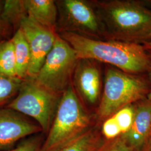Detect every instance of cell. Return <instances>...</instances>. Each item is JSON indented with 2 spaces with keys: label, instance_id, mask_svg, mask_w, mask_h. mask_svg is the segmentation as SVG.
<instances>
[{
  "label": "cell",
  "instance_id": "cell-1",
  "mask_svg": "<svg viewBox=\"0 0 151 151\" xmlns=\"http://www.w3.org/2000/svg\"><path fill=\"white\" fill-rule=\"evenodd\" d=\"M60 36L73 49L79 60H98L130 74L147 70L151 65L145 48L139 44L104 41L75 32H62Z\"/></svg>",
  "mask_w": 151,
  "mask_h": 151
},
{
  "label": "cell",
  "instance_id": "cell-2",
  "mask_svg": "<svg viewBox=\"0 0 151 151\" xmlns=\"http://www.w3.org/2000/svg\"><path fill=\"white\" fill-rule=\"evenodd\" d=\"M95 6L104 28L116 40L139 44L151 39V10L133 1H97Z\"/></svg>",
  "mask_w": 151,
  "mask_h": 151
},
{
  "label": "cell",
  "instance_id": "cell-3",
  "mask_svg": "<svg viewBox=\"0 0 151 151\" xmlns=\"http://www.w3.org/2000/svg\"><path fill=\"white\" fill-rule=\"evenodd\" d=\"M91 118L70 85L62 94L41 151H52L90 129Z\"/></svg>",
  "mask_w": 151,
  "mask_h": 151
},
{
  "label": "cell",
  "instance_id": "cell-4",
  "mask_svg": "<svg viewBox=\"0 0 151 151\" xmlns=\"http://www.w3.org/2000/svg\"><path fill=\"white\" fill-rule=\"evenodd\" d=\"M148 91L146 82L122 70L108 68L97 115L106 120L120 109L143 100Z\"/></svg>",
  "mask_w": 151,
  "mask_h": 151
},
{
  "label": "cell",
  "instance_id": "cell-5",
  "mask_svg": "<svg viewBox=\"0 0 151 151\" xmlns=\"http://www.w3.org/2000/svg\"><path fill=\"white\" fill-rule=\"evenodd\" d=\"M61 94L39 85L32 78L24 80L16 97L6 108L32 118L47 134L58 106Z\"/></svg>",
  "mask_w": 151,
  "mask_h": 151
},
{
  "label": "cell",
  "instance_id": "cell-6",
  "mask_svg": "<svg viewBox=\"0 0 151 151\" xmlns=\"http://www.w3.org/2000/svg\"><path fill=\"white\" fill-rule=\"evenodd\" d=\"M78 60L73 49L57 34L53 48L32 79L49 90L62 95L70 85Z\"/></svg>",
  "mask_w": 151,
  "mask_h": 151
},
{
  "label": "cell",
  "instance_id": "cell-7",
  "mask_svg": "<svg viewBox=\"0 0 151 151\" xmlns=\"http://www.w3.org/2000/svg\"><path fill=\"white\" fill-rule=\"evenodd\" d=\"M57 25L62 32H75L90 38L104 34V27L92 2L83 0L56 1Z\"/></svg>",
  "mask_w": 151,
  "mask_h": 151
},
{
  "label": "cell",
  "instance_id": "cell-8",
  "mask_svg": "<svg viewBox=\"0 0 151 151\" xmlns=\"http://www.w3.org/2000/svg\"><path fill=\"white\" fill-rule=\"evenodd\" d=\"M19 28L24 33L31 52L27 78H34L53 48L57 34L27 16L23 19Z\"/></svg>",
  "mask_w": 151,
  "mask_h": 151
},
{
  "label": "cell",
  "instance_id": "cell-9",
  "mask_svg": "<svg viewBox=\"0 0 151 151\" xmlns=\"http://www.w3.org/2000/svg\"><path fill=\"white\" fill-rule=\"evenodd\" d=\"M43 132L39 124L9 108L0 109V151H7L32 135Z\"/></svg>",
  "mask_w": 151,
  "mask_h": 151
},
{
  "label": "cell",
  "instance_id": "cell-10",
  "mask_svg": "<svg viewBox=\"0 0 151 151\" xmlns=\"http://www.w3.org/2000/svg\"><path fill=\"white\" fill-rule=\"evenodd\" d=\"M120 137L133 151H145L151 139V101L142 100L135 105L132 125Z\"/></svg>",
  "mask_w": 151,
  "mask_h": 151
},
{
  "label": "cell",
  "instance_id": "cell-11",
  "mask_svg": "<svg viewBox=\"0 0 151 151\" xmlns=\"http://www.w3.org/2000/svg\"><path fill=\"white\" fill-rule=\"evenodd\" d=\"M73 78L76 90L87 102L96 103L100 93L101 78L98 68L91 60H78Z\"/></svg>",
  "mask_w": 151,
  "mask_h": 151
},
{
  "label": "cell",
  "instance_id": "cell-12",
  "mask_svg": "<svg viewBox=\"0 0 151 151\" xmlns=\"http://www.w3.org/2000/svg\"><path fill=\"white\" fill-rule=\"evenodd\" d=\"M27 16L44 27L55 32L58 8L53 0H24Z\"/></svg>",
  "mask_w": 151,
  "mask_h": 151
},
{
  "label": "cell",
  "instance_id": "cell-13",
  "mask_svg": "<svg viewBox=\"0 0 151 151\" xmlns=\"http://www.w3.org/2000/svg\"><path fill=\"white\" fill-rule=\"evenodd\" d=\"M16 60V76L21 80L27 77L31 62V52L29 44L22 30L19 28L12 38Z\"/></svg>",
  "mask_w": 151,
  "mask_h": 151
},
{
  "label": "cell",
  "instance_id": "cell-14",
  "mask_svg": "<svg viewBox=\"0 0 151 151\" xmlns=\"http://www.w3.org/2000/svg\"><path fill=\"white\" fill-rule=\"evenodd\" d=\"M102 143L95 130L89 129L52 151H97Z\"/></svg>",
  "mask_w": 151,
  "mask_h": 151
},
{
  "label": "cell",
  "instance_id": "cell-15",
  "mask_svg": "<svg viewBox=\"0 0 151 151\" xmlns=\"http://www.w3.org/2000/svg\"><path fill=\"white\" fill-rule=\"evenodd\" d=\"M24 0H6L3 5L2 17L7 24L20 27L23 19L27 17Z\"/></svg>",
  "mask_w": 151,
  "mask_h": 151
},
{
  "label": "cell",
  "instance_id": "cell-16",
  "mask_svg": "<svg viewBox=\"0 0 151 151\" xmlns=\"http://www.w3.org/2000/svg\"><path fill=\"white\" fill-rule=\"evenodd\" d=\"M0 73L17 77L14 47L11 39L0 43Z\"/></svg>",
  "mask_w": 151,
  "mask_h": 151
},
{
  "label": "cell",
  "instance_id": "cell-17",
  "mask_svg": "<svg viewBox=\"0 0 151 151\" xmlns=\"http://www.w3.org/2000/svg\"><path fill=\"white\" fill-rule=\"evenodd\" d=\"M22 80L17 77H10L0 73V109L17 95Z\"/></svg>",
  "mask_w": 151,
  "mask_h": 151
},
{
  "label": "cell",
  "instance_id": "cell-18",
  "mask_svg": "<svg viewBox=\"0 0 151 151\" xmlns=\"http://www.w3.org/2000/svg\"><path fill=\"white\" fill-rule=\"evenodd\" d=\"M135 114V106L132 104L122 108L114 114V118L120 127L122 134L128 132L130 129Z\"/></svg>",
  "mask_w": 151,
  "mask_h": 151
},
{
  "label": "cell",
  "instance_id": "cell-19",
  "mask_svg": "<svg viewBox=\"0 0 151 151\" xmlns=\"http://www.w3.org/2000/svg\"><path fill=\"white\" fill-rule=\"evenodd\" d=\"M43 142L41 135L35 134L25 138L7 151H41Z\"/></svg>",
  "mask_w": 151,
  "mask_h": 151
},
{
  "label": "cell",
  "instance_id": "cell-20",
  "mask_svg": "<svg viewBox=\"0 0 151 151\" xmlns=\"http://www.w3.org/2000/svg\"><path fill=\"white\" fill-rule=\"evenodd\" d=\"M102 133L106 140H112L122 135V132L113 116L105 120L102 127Z\"/></svg>",
  "mask_w": 151,
  "mask_h": 151
},
{
  "label": "cell",
  "instance_id": "cell-21",
  "mask_svg": "<svg viewBox=\"0 0 151 151\" xmlns=\"http://www.w3.org/2000/svg\"><path fill=\"white\" fill-rule=\"evenodd\" d=\"M97 151H133L125 143L121 137L102 143Z\"/></svg>",
  "mask_w": 151,
  "mask_h": 151
},
{
  "label": "cell",
  "instance_id": "cell-22",
  "mask_svg": "<svg viewBox=\"0 0 151 151\" xmlns=\"http://www.w3.org/2000/svg\"><path fill=\"white\" fill-rule=\"evenodd\" d=\"M3 5H4V2H2V1H0V35L4 33L6 25H7V24L3 20L2 17Z\"/></svg>",
  "mask_w": 151,
  "mask_h": 151
},
{
  "label": "cell",
  "instance_id": "cell-23",
  "mask_svg": "<svg viewBox=\"0 0 151 151\" xmlns=\"http://www.w3.org/2000/svg\"><path fill=\"white\" fill-rule=\"evenodd\" d=\"M147 71H148V72L149 79H150V80L151 81V65H150V67H149V68H148ZM147 99L151 101V90L150 91V92L147 94Z\"/></svg>",
  "mask_w": 151,
  "mask_h": 151
},
{
  "label": "cell",
  "instance_id": "cell-24",
  "mask_svg": "<svg viewBox=\"0 0 151 151\" xmlns=\"http://www.w3.org/2000/svg\"><path fill=\"white\" fill-rule=\"evenodd\" d=\"M145 48L151 50V39H150L149 40H148L147 42H145Z\"/></svg>",
  "mask_w": 151,
  "mask_h": 151
},
{
  "label": "cell",
  "instance_id": "cell-25",
  "mask_svg": "<svg viewBox=\"0 0 151 151\" xmlns=\"http://www.w3.org/2000/svg\"><path fill=\"white\" fill-rule=\"evenodd\" d=\"M144 151H151V139Z\"/></svg>",
  "mask_w": 151,
  "mask_h": 151
}]
</instances>
